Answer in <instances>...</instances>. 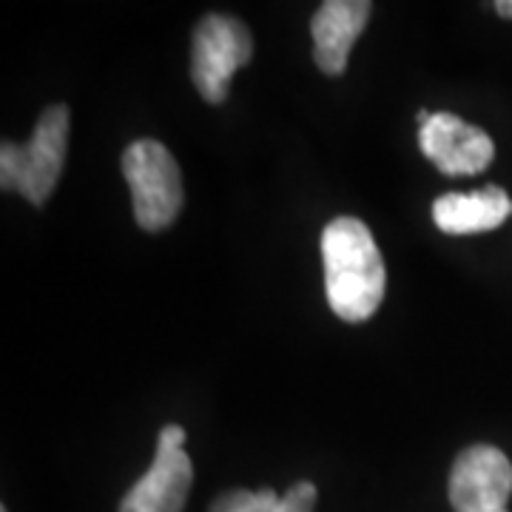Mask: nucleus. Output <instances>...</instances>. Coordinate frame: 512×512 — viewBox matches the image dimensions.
<instances>
[{
	"label": "nucleus",
	"instance_id": "obj_1",
	"mask_svg": "<svg viewBox=\"0 0 512 512\" xmlns=\"http://www.w3.org/2000/svg\"><path fill=\"white\" fill-rule=\"evenodd\" d=\"M325 293L330 311L345 322H365L384 299V262L365 222L339 217L322 234Z\"/></svg>",
	"mask_w": 512,
	"mask_h": 512
},
{
	"label": "nucleus",
	"instance_id": "obj_2",
	"mask_svg": "<svg viewBox=\"0 0 512 512\" xmlns=\"http://www.w3.org/2000/svg\"><path fill=\"white\" fill-rule=\"evenodd\" d=\"M69 148V109L52 106L40 114L35 134L26 146L3 143L0 148V185L20 191L32 205H43L55 191Z\"/></svg>",
	"mask_w": 512,
	"mask_h": 512
},
{
	"label": "nucleus",
	"instance_id": "obj_3",
	"mask_svg": "<svg viewBox=\"0 0 512 512\" xmlns=\"http://www.w3.org/2000/svg\"><path fill=\"white\" fill-rule=\"evenodd\" d=\"M123 174L131 188L137 225L143 231L174 225L183 208V177L171 151L157 140H137L123 154Z\"/></svg>",
	"mask_w": 512,
	"mask_h": 512
},
{
	"label": "nucleus",
	"instance_id": "obj_4",
	"mask_svg": "<svg viewBox=\"0 0 512 512\" xmlns=\"http://www.w3.org/2000/svg\"><path fill=\"white\" fill-rule=\"evenodd\" d=\"M254 40L242 20L231 15H208L200 20L191 43V77L197 92L220 106L228 97L234 74L248 66Z\"/></svg>",
	"mask_w": 512,
	"mask_h": 512
},
{
	"label": "nucleus",
	"instance_id": "obj_5",
	"mask_svg": "<svg viewBox=\"0 0 512 512\" xmlns=\"http://www.w3.org/2000/svg\"><path fill=\"white\" fill-rule=\"evenodd\" d=\"M447 493L456 512H510L512 461L493 444H473L453 461Z\"/></svg>",
	"mask_w": 512,
	"mask_h": 512
},
{
	"label": "nucleus",
	"instance_id": "obj_6",
	"mask_svg": "<svg viewBox=\"0 0 512 512\" xmlns=\"http://www.w3.org/2000/svg\"><path fill=\"white\" fill-rule=\"evenodd\" d=\"M421 154L450 177H470L484 171L495 160V146L487 131L461 120L456 114L439 111L419 126Z\"/></svg>",
	"mask_w": 512,
	"mask_h": 512
},
{
	"label": "nucleus",
	"instance_id": "obj_7",
	"mask_svg": "<svg viewBox=\"0 0 512 512\" xmlns=\"http://www.w3.org/2000/svg\"><path fill=\"white\" fill-rule=\"evenodd\" d=\"M373 6L367 0H328L311 20L313 60L330 77L345 72L350 49L367 26Z\"/></svg>",
	"mask_w": 512,
	"mask_h": 512
},
{
	"label": "nucleus",
	"instance_id": "obj_8",
	"mask_svg": "<svg viewBox=\"0 0 512 512\" xmlns=\"http://www.w3.org/2000/svg\"><path fill=\"white\" fill-rule=\"evenodd\" d=\"M194 484V464L185 450H157L148 473L123 498L120 512H183Z\"/></svg>",
	"mask_w": 512,
	"mask_h": 512
},
{
	"label": "nucleus",
	"instance_id": "obj_9",
	"mask_svg": "<svg viewBox=\"0 0 512 512\" xmlns=\"http://www.w3.org/2000/svg\"><path fill=\"white\" fill-rule=\"evenodd\" d=\"M510 217V194L498 185H487L481 191H467V194H444L433 202V220L444 234L453 237L493 231Z\"/></svg>",
	"mask_w": 512,
	"mask_h": 512
},
{
	"label": "nucleus",
	"instance_id": "obj_10",
	"mask_svg": "<svg viewBox=\"0 0 512 512\" xmlns=\"http://www.w3.org/2000/svg\"><path fill=\"white\" fill-rule=\"evenodd\" d=\"M276 504H279V495L274 490H259V493H251V490H231V493L220 495L214 504H211V512H274Z\"/></svg>",
	"mask_w": 512,
	"mask_h": 512
},
{
	"label": "nucleus",
	"instance_id": "obj_11",
	"mask_svg": "<svg viewBox=\"0 0 512 512\" xmlns=\"http://www.w3.org/2000/svg\"><path fill=\"white\" fill-rule=\"evenodd\" d=\"M313 507H316V487L311 481H299L288 493L279 495L274 512H313Z\"/></svg>",
	"mask_w": 512,
	"mask_h": 512
},
{
	"label": "nucleus",
	"instance_id": "obj_12",
	"mask_svg": "<svg viewBox=\"0 0 512 512\" xmlns=\"http://www.w3.org/2000/svg\"><path fill=\"white\" fill-rule=\"evenodd\" d=\"M185 444V430L180 424H168L160 430V439H157V450H183Z\"/></svg>",
	"mask_w": 512,
	"mask_h": 512
},
{
	"label": "nucleus",
	"instance_id": "obj_13",
	"mask_svg": "<svg viewBox=\"0 0 512 512\" xmlns=\"http://www.w3.org/2000/svg\"><path fill=\"white\" fill-rule=\"evenodd\" d=\"M495 12L501 18H512V0H495Z\"/></svg>",
	"mask_w": 512,
	"mask_h": 512
},
{
	"label": "nucleus",
	"instance_id": "obj_14",
	"mask_svg": "<svg viewBox=\"0 0 512 512\" xmlns=\"http://www.w3.org/2000/svg\"><path fill=\"white\" fill-rule=\"evenodd\" d=\"M0 512H6V507H3V510H0Z\"/></svg>",
	"mask_w": 512,
	"mask_h": 512
}]
</instances>
